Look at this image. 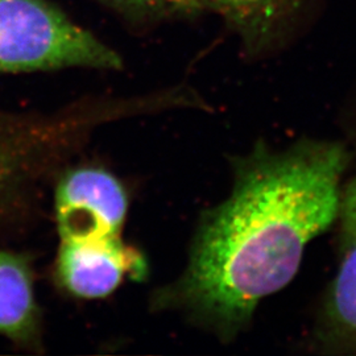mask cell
<instances>
[{
	"instance_id": "1",
	"label": "cell",
	"mask_w": 356,
	"mask_h": 356,
	"mask_svg": "<svg viewBox=\"0 0 356 356\" xmlns=\"http://www.w3.org/2000/svg\"><path fill=\"white\" fill-rule=\"evenodd\" d=\"M348 161L341 143L318 139L279 151L257 144L235 157L229 198L204 213L188 266L153 294V309L181 313L222 342L235 339L338 219Z\"/></svg>"
},
{
	"instance_id": "2",
	"label": "cell",
	"mask_w": 356,
	"mask_h": 356,
	"mask_svg": "<svg viewBox=\"0 0 356 356\" xmlns=\"http://www.w3.org/2000/svg\"><path fill=\"white\" fill-rule=\"evenodd\" d=\"M120 56L45 0H0V72L118 70Z\"/></svg>"
},
{
	"instance_id": "3",
	"label": "cell",
	"mask_w": 356,
	"mask_h": 356,
	"mask_svg": "<svg viewBox=\"0 0 356 356\" xmlns=\"http://www.w3.org/2000/svg\"><path fill=\"white\" fill-rule=\"evenodd\" d=\"M54 209L61 241L116 238L126 222L128 194L110 172L81 166L58 181Z\"/></svg>"
},
{
	"instance_id": "4",
	"label": "cell",
	"mask_w": 356,
	"mask_h": 356,
	"mask_svg": "<svg viewBox=\"0 0 356 356\" xmlns=\"http://www.w3.org/2000/svg\"><path fill=\"white\" fill-rule=\"evenodd\" d=\"M145 273L141 254L120 236L61 241L56 275L65 291L78 298L97 300L114 293L126 276L140 279Z\"/></svg>"
},
{
	"instance_id": "5",
	"label": "cell",
	"mask_w": 356,
	"mask_h": 356,
	"mask_svg": "<svg viewBox=\"0 0 356 356\" xmlns=\"http://www.w3.org/2000/svg\"><path fill=\"white\" fill-rule=\"evenodd\" d=\"M339 264L326 293L318 325L319 346L356 355V206L341 204Z\"/></svg>"
},
{
	"instance_id": "6",
	"label": "cell",
	"mask_w": 356,
	"mask_h": 356,
	"mask_svg": "<svg viewBox=\"0 0 356 356\" xmlns=\"http://www.w3.org/2000/svg\"><path fill=\"white\" fill-rule=\"evenodd\" d=\"M239 38L250 56H261L285 41L307 0H204Z\"/></svg>"
},
{
	"instance_id": "7",
	"label": "cell",
	"mask_w": 356,
	"mask_h": 356,
	"mask_svg": "<svg viewBox=\"0 0 356 356\" xmlns=\"http://www.w3.org/2000/svg\"><path fill=\"white\" fill-rule=\"evenodd\" d=\"M32 272L26 259L0 251V332L22 343H35L40 334Z\"/></svg>"
},
{
	"instance_id": "8",
	"label": "cell",
	"mask_w": 356,
	"mask_h": 356,
	"mask_svg": "<svg viewBox=\"0 0 356 356\" xmlns=\"http://www.w3.org/2000/svg\"><path fill=\"white\" fill-rule=\"evenodd\" d=\"M131 19H165L204 10V0H102Z\"/></svg>"
},
{
	"instance_id": "9",
	"label": "cell",
	"mask_w": 356,
	"mask_h": 356,
	"mask_svg": "<svg viewBox=\"0 0 356 356\" xmlns=\"http://www.w3.org/2000/svg\"><path fill=\"white\" fill-rule=\"evenodd\" d=\"M20 156L15 147L0 140V195L16 176Z\"/></svg>"
},
{
	"instance_id": "10",
	"label": "cell",
	"mask_w": 356,
	"mask_h": 356,
	"mask_svg": "<svg viewBox=\"0 0 356 356\" xmlns=\"http://www.w3.org/2000/svg\"><path fill=\"white\" fill-rule=\"evenodd\" d=\"M342 204L356 206V172L353 178L346 184L342 194Z\"/></svg>"
}]
</instances>
